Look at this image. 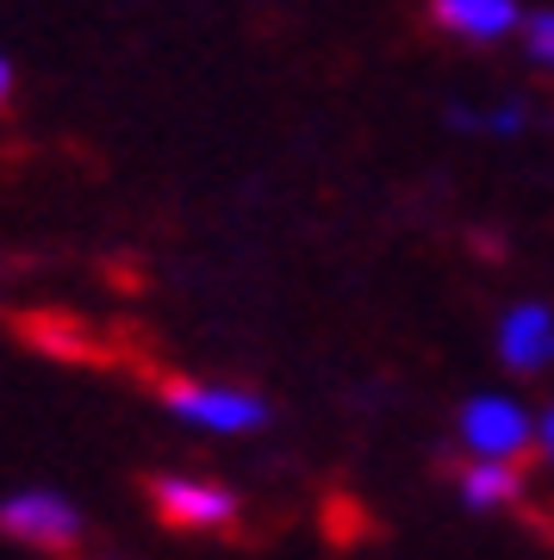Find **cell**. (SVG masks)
<instances>
[{
    "label": "cell",
    "mask_w": 554,
    "mask_h": 560,
    "mask_svg": "<svg viewBox=\"0 0 554 560\" xmlns=\"http://www.w3.org/2000/svg\"><path fill=\"white\" fill-rule=\"evenodd\" d=\"M535 442H542V455L554 460V411H542V423H535Z\"/></svg>",
    "instance_id": "10"
},
{
    "label": "cell",
    "mask_w": 554,
    "mask_h": 560,
    "mask_svg": "<svg viewBox=\"0 0 554 560\" xmlns=\"http://www.w3.org/2000/svg\"><path fill=\"white\" fill-rule=\"evenodd\" d=\"M0 529L32 541V548H69L81 536V517L76 504L57 499V492H20V499L0 504Z\"/></svg>",
    "instance_id": "3"
},
{
    "label": "cell",
    "mask_w": 554,
    "mask_h": 560,
    "mask_svg": "<svg viewBox=\"0 0 554 560\" xmlns=\"http://www.w3.org/2000/svg\"><path fill=\"white\" fill-rule=\"evenodd\" d=\"M517 492H523V474H517L511 460L480 455L474 467L461 474V499H468V511H498V504H511Z\"/></svg>",
    "instance_id": "7"
},
{
    "label": "cell",
    "mask_w": 554,
    "mask_h": 560,
    "mask_svg": "<svg viewBox=\"0 0 554 560\" xmlns=\"http://www.w3.org/2000/svg\"><path fill=\"white\" fill-rule=\"evenodd\" d=\"M430 20L442 25V32H455V38H505L511 25H523V13H517V0H430Z\"/></svg>",
    "instance_id": "6"
},
{
    "label": "cell",
    "mask_w": 554,
    "mask_h": 560,
    "mask_svg": "<svg viewBox=\"0 0 554 560\" xmlns=\"http://www.w3.org/2000/svg\"><path fill=\"white\" fill-rule=\"evenodd\" d=\"M498 355L511 361L517 374L549 368V361H554V318H549V305H517V312H505V324H498Z\"/></svg>",
    "instance_id": "5"
},
{
    "label": "cell",
    "mask_w": 554,
    "mask_h": 560,
    "mask_svg": "<svg viewBox=\"0 0 554 560\" xmlns=\"http://www.w3.org/2000/svg\"><path fill=\"white\" fill-rule=\"evenodd\" d=\"M7 88H13V75H7V62H0V101H7Z\"/></svg>",
    "instance_id": "11"
},
{
    "label": "cell",
    "mask_w": 554,
    "mask_h": 560,
    "mask_svg": "<svg viewBox=\"0 0 554 560\" xmlns=\"http://www.w3.org/2000/svg\"><path fill=\"white\" fill-rule=\"evenodd\" d=\"M169 411H175L181 423L218 430V436H243V430H262V423H268V405H262L256 393H238V386H194V381L169 386Z\"/></svg>",
    "instance_id": "1"
},
{
    "label": "cell",
    "mask_w": 554,
    "mask_h": 560,
    "mask_svg": "<svg viewBox=\"0 0 554 560\" xmlns=\"http://www.w3.org/2000/svg\"><path fill=\"white\" fill-rule=\"evenodd\" d=\"M517 32H523V44H530L542 62H554V7H542V13H523V25H517Z\"/></svg>",
    "instance_id": "9"
},
{
    "label": "cell",
    "mask_w": 554,
    "mask_h": 560,
    "mask_svg": "<svg viewBox=\"0 0 554 560\" xmlns=\"http://www.w3.org/2000/svg\"><path fill=\"white\" fill-rule=\"evenodd\" d=\"M157 492V511L169 523H181V529H218V523L238 517V499L224 492V486H206V480H157L150 486Z\"/></svg>",
    "instance_id": "4"
},
{
    "label": "cell",
    "mask_w": 554,
    "mask_h": 560,
    "mask_svg": "<svg viewBox=\"0 0 554 560\" xmlns=\"http://www.w3.org/2000/svg\"><path fill=\"white\" fill-rule=\"evenodd\" d=\"M455 125H468V131H498V138H511V131H523V106H498V113H455Z\"/></svg>",
    "instance_id": "8"
},
{
    "label": "cell",
    "mask_w": 554,
    "mask_h": 560,
    "mask_svg": "<svg viewBox=\"0 0 554 560\" xmlns=\"http://www.w3.org/2000/svg\"><path fill=\"white\" fill-rule=\"evenodd\" d=\"M461 442L474 455H493V460H511L535 442V423L517 399H498V393H480V399L461 405Z\"/></svg>",
    "instance_id": "2"
}]
</instances>
